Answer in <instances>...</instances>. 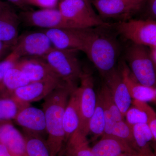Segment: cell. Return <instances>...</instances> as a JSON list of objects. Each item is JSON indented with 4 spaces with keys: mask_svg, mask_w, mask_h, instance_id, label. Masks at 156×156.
<instances>
[{
    "mask_svg": "<svg viewBox=\"0 0 156 156\" xmlns=\"http://www.w3.org/2000/svg\"><path fill=\"white\" fill-rule=\"evenodd\" d=\"M125 118L126 122L131 128L135 125L147 123V116L145 113L134 105L128 109Z\"/></svg>",
    "mask_w": 156,
    "mask_h": 156,
    "instance_id": "f546056e",
    "label": "cell"
},
{
    "mask_svg": "<svg viewBox=\"0 0 156 156\" xmlns=\"http://www.w3.org/2000/svg\"><path fill=\"white\" fill-rule=\"evenodd\" d=\"M26 151L27 156H52L47 140L41 135L25 131Z\"/></svg>",
    "mask_w": 156,
    "mask_h": 156,
    "instance_id": "d4e9b609",
    "label": "cell"
},
{
    "mask_svg": "<svg viewBox=\"0 0 156 156\" xmlns=\"http://www.w3.org/2000/svg\"><path fill=\"white\" fill-rule=\"evenodd\" d=\"M106 27L95 28L86 53L103 76L115 67L120 52L118 41L112 34L105 30Z\"/></svg>",
    "mask_w": 156,
    "mask_h": 156,
    "instance_id": "7a4b0ae2",
    "label": "cell"
},
{
    "mask_svg": "<svg viewBox=\"0 0 156 156\" xmlns=\"http://www.w3.org/2000/svg\"><path fill=\"white\" fill-rule=\"evenodd\" d=\"M19 58L14 53H11L2 60L0 61V83L9 69L14 67Z\"/></svg>",
    "mask_w": 156,
    "mask_h": 156,
    "instance_id": "4dcf8cb0",
    "label": "cell"
},
{
    "mask_svg": "<svg viewBox=\"0 0 156 156\" xmlns=\"http://www.w3.org/2000/svg\"><path fill=\"white\" fill-rule=\"evenodd\" d=\"M91 153L92 156H119L124 153L140 156L126 142L112 135H103L91 147Z\"/></svg>",
    "mask_w": 156,
    "mask_h": 156,
    "instance_id": "ac0fdd59",
    "label": "cell"
},
{
    "mask_svg": "<svg viewBox=\"0 0 156 156\" xmlns=\"http://www.w3.org/2000/svg\"><path fill=\"white\" fill-rule=\"evenodd\" d=\"M105 126V116L103 107L100 98L97 95L95 110L89 122V132H92L95 137L102 136L104 133Z\"/></svg>",
    "mask_w": 156,
    "mask_h": 156,
    "instance_id": "4316f807",
    "label": "cell"
},
{
    "mask_svg": "<svg viewBox=\"0 0 156 156\" xmlns=\"http://www.w3.org/2000/svg\"><path fill=\"white\" fill-rule=\"evenodd\" d=\"M20 22L19 15L14 8L9 3L0 1V40L12 48L19 37Z\"/></svg>",
    "mask_w": 156,
    "mask_h": 156,
    "instance_id": "5bb4252c",
    "label": "cell"
},
{
    "mask_svg": "<svg viewBox=\"0 0 156 156\" xmlns=\"http://www.w3.org/2000/svg\"><path fill=\"white\" fill-rule=\"evenodd\" d=\"M5 122H6V121H2V122H0V131H1V127H2L3 124H4Z\"/></svg>",
    "mask_w": 156,
    "mask_h": 156,
    "instance_id": "f35d334b",
    "label": "cell"
},
{
    "mask_svg": "<svg viewBox=\"0 0 156 156\" xmlns=\"http://www.w3.org/2000/svg\"><path fill=\"white\" fill-rule=\"evenodd\" d=\"M29 83L21 71L14 66L7 72L0 83V96L9 97L15 90Z\"/></svg>",
    "mask_w": 156,
    "mask_h": 156,
    "instance_id": "7402d4cb",
    "label": "cell"
},
{
    "mask_svg": "<svg viewBox=\"0 0 156 156\" xmlns=\"http://www.w3.org/2000/svg\"><path fill=\"white\" fill-rule=\"evenodd\" d=\"M117 32L132 43L156 47V22L152 19H129L116 23Z\"/></svg>",
    "mask_w": 156,
    "mask_h": 156,
    "instance_id": "52a82bcc",
    "label": "cell"
},
{
    "mask_svg": "<svg viewBox=\"0 0 156 156\" xmlns=\"http://www.w3.org/2000/svg\"><path fill=\"white\" fill-rule=\"evenodd\" d=\"M58 10L65 18L82 28L112 25L95 14L89 0H62Z\"/></svg>",
    "mask_w": 156,
    "mask_h": 156,
    "instance_id": "8992f818",
    "label": "cell"
},
{
    "mask_svg": "<svg viewBox=\"0 0 156 156\" xmlns=\"http://www.w3.org/2000/svg\"><path fill=\"white\" fill-rule=\"evenodd\" d=\"M97 95L101 101L105 116V126L103 135H110L115 123L124 120V118L104 83Z\"/></svg>",
    "mask_w": 156,
    "mask_h": 156,
    "instance_id": "d6986e66",
    "label": "cell"
},
{
    "mask_svg": "<svg viewBox=\"0 0 156 156\" xmlns=\"http://www.w3.org/2000/svg\"><path fill=\"white\" fill-rule=\"evenodd\" d=\"M80 87H76L79 96L80 122L78 130L86 135L89 133V124L96 106L97 95L94 89V80L92 73L84 72Z\"/></svg>",
    "mask_w": 156,
    "mask_h": 156,
    "instance_id": "ba28073f",
    "label": "cell"
},
{
    "mask_svg": "<svg viewBox=\"0 0 156 156\" xmlns=\"http://www.w3.org/2000/svg\"><path fill=\"white\" fill-rule=\"evenodd\" d=\"M146 0H94L93 4L101 17L121 20L130 19L140 11Z\"/></svg>",
    "mask_w": 156,
    "mask_h": 156,
    "instance_id": "8fae6325",
    "label": "cell"
},
{
    "mask_svg": "<svg viewBox=\"0 0 156 156\" xmlns=\"http://www.w3.org/2000/svg\"><path fill=\"white\" fill-rule=\"evenodd\" d=\"M20 22L26 25L50 29L82 28L65 18L59 10L44 9L36 11H25L19 14Z\"/></svg>",
    "mask_w": 156,
    "mask_h": 156,
    "instance_id": "9c48e42d",
    "label": "cell"
},
{
    "mask_svg": "<svg viewBox=\"0 0 156 156\" xmlns=\"http://www.w3.org/2000/svg\"><path fill=\"white\" fill-rule=\"evenodd\" d=\"M26 5L29 4L44 9H54L58 0H23Z\"/></svg>",
    "mask_w": 156,
    "mask_h": 156,
    "instance_id": "1f68e13d",
    "label": "cell"
},
{
    "mask_svg": "<svg viewBox=\"0 0 156 156\" xmlns=\"http://www.w3.org/2000/svg\"><path fill=\"white\" fill-rule=\"evenodd\" d=\"M125 61L137 81L143 86L156 88V67L147 47L132 43L125 52Z\"/></svg>",
    "mask_w": 156,
    "mask_h": 156,
    "instance_id": "277c9868",
    "label": "cell"
},
{
    "mask_svg": "<svg viewBox=\"0 0 156 156\" xmlns=\"http://www.w3.org/2000/svg\"><path fill=\"white\" fill-rule=\"evenodd\" d=\"M149 13L154 19L156 17V0H149Z\"/></svg>",
    "mask_w": 156,
    "mask_h": 156,
    "instance_id": "836d02e7",
    "label": "cell"
},
{
    "mask_svg": "<svg viewBox=\"0 0 156 156\" xmlns=\"http://www.w3.org/2000/svg\"><path fill=\"white\" fill-rule=\"evenodd\" d=\"M0 143L5 146L15 156H27L24 136L10 121L5 122L1 127Z\"/></svg>",
    "mask_w": 156,
    "mask_h": 156,
    "instance_id": "ffe728a7",
    "label": "cell"
},
{
    "mask_svg": "<svg viewBox=\"0 0 156 156\" xmlns=\"http://www.w3.org/2000/svg\"><path fill=\"white\" fill-rule=\"evenodd\" d=\"M53 48L43 31L26 33L19 36L11 52L18 58H41Z\"/></svg>",
    "mask_w": 156,
    "mask_h": 156,
    "instance_id": "30bf717a",
    "label": "cell"
},
{
    "mask_svg": "<svg viewBox=\"0 0 156 156\" xmlns=\"http://www.w3.org/2000/svg\"><path fill=\"white\" fill-rule=\"evenodd\" d=\"M79 50H60L53 48L41 57L50 65L59 78L70 85L76 86L83 71L78 57Z\"/></svg>",
    "mask_w": 156,
    "mask_h": 156,
    "instance_id": "3957f363",
    "label": "cell"
},
{
    "mask_svg": "<svg viewBox=\"0 0 156 156\" xmlns=\"http://www.w3.org/2000/svg\"><path fill=\"white\" fill-rule=\"evenodd\" d=\"M110 135L122 140L138 153V149L132 133V128L124 120L115 123Z\"/></svg>",
    "mask_w": 156,
    "mask_h": 156,
    "instance_id": "83f0119b",
    "label": "cell"
},
{
    "mask_svg": "<svg viewBox=\"0 0 156 156\" xmlns=\"http://www.w3.org/2000/svg\"><path fill=\"white\" fill-rule=\"evenodd\" d=\"M119 156H136L134 155L131 154L124 153V154H122L120 155Z\"/></svg>",
    "mask_w": 156,
    "mask_h": 156,
    "instance_id": "74e56055",
    "label": "cell"
},
{
    "mask_svg": "<svg viewBox=\"0 0 156 156\" xmlns=\"http://www.w3.org/2000/svg\"><path fill=\"white\" fill-rule=\"evenodd\" d=\"M12 48L11 46L0 40V60L8 56L11 53L9 52H11Z\"/></svg>",
    "mask_w": 156,
    "mask_h": 156,
    "instance_id": "d6a6232c",
    "label": "cell"
},
{
    "mask_svg": "<svg viewBox=\"0 0 156 156\" xmlns=\"http://www.w3.org/2000/svg\"><path fill=\"white\" fill-rule=\"evenodd\" d=\"M150 57L154 66L156 67V47H151L149 48Z\"/></svg>",
    "mask_w": 156,
    "mask_h": 156,
    "instance_id": "d590c367",
    "label": "cell"
},
{
    "mask_svg": "<svg viewBox=\"0 0 156 156\" xmlns=\"http://www.w3.org/2000/svg\"><path fill=\"white\" fill-rule=\"evenodd\" d=\"M7 1L21 9H25L27 6L23 0H7Z\"/></svg>",
    "mask_w": 156,
    "mask_h": 156,
    "instance_id": "8d00e7d4",
    "label": "cell"
},
{
    "mask_svg": "<svg viewBox=\"0 0 156 156\" xmlns=\"http://www.w3.org/2000/svg\"><path fill=\"white\" fill-rule=\"evenodd\" d=\"M87 135L77 130L66 142V156H92Z\"/></svg>",
    "mask_w": 156,
    "mask_h": 156,
    "instance_id": "cb8c5ba5",
    "label": "cell"
},
{
    "mask_svg": "<svg viewBox=\"0 0 156 156\" xmlns=\"http://www.w3.org/2000/svg\"><path fill=\"white\" fill-rule=\"evenodd\" d=\"M95 30L93 27L50 29L42 31L48 36L53 48L60 50L74 49L86 54Z\"/></svg>",
    "mask_w": 156,
    "mask_h": 156,
    "instance_id": "5b68a950",
    "label": "cell"
},
{
    "mask_svg": "<svg viewBox=\"0 0 156 156\" xmlns=\"http://www.w3.org/2000/svg\"><path fill=\"white\" fill-rule=\"evenodd\" d=\"M14 120L25 131L39 135L47 134L46 119L43 109L28 105L19 111Z\"/></svg>",
    "mask_w": 156,
    "mask_h": 156,
    "instance_id": "2e32d148",
    "label": "cell"
},
{
    "mask_svg": "<svg viewBox=\"0 0 156 156\" xmlns=\"http://www.w3.org/2000/svg\"><path fill=\"white\" fill-rule=\"evenodd\" d=\"M14 67L21 71L30 82L62 80L50 65L42 58H20L15 63Z\"/></svg>",
    "mask_w": 156,
    "mask_h": 156,
    "instance_id": "7c38bea8",
    "label": "cell"
},
{
    "mask_svg": "<svg viewBox=\"0 0 156 156\" xmlns=\"http://www.w3.org/2000/svg\"><path fill=\"white\" fill-rule=\"evenodd\" d=\"M29 104L20 102L14 98H0V122L10 121L15 119L19 111Z\"/></svg>",
    "mask_w": 156,
    "mask_h": 156,
    "instance_id": "484cf974",
    "label": "cell"
},
{
    "mask_svg": "<svg viewBox=\"0 0 156 156\" xmlns=\"http://www.w3.org/2000/svg\"><path fill=\"white\" fill-rule=\"evenodd\" d=\"M104 83L109 90L123 118L132 104V98L124 83L119 68L114 69L103 76Z\"/></svg>",
    "mask_w": 156,
    "mask_h": 156,
    "instance_id": "9a60e30c",
    "label": "cell"
},
{
    "mask_svg": "<svg viewBox=\"0 0 156 156\" xmlns=\"http://www.w3.org/2000/svg\"><path fill=\"white\" fill-rule=\"evenodd\" d=\"M140 156H156L150 145L153 136L147 124H138L131 127Z\"/></svg>",
    "mask_w": 156,
    "mask_h": 156,
    "instance_id": "603a6c76",
    "label": "cell"
},
{
    "mask_svg": "<svg viewBox=\"0 0 156 156\" xmlns=\"http://www.w3.org/2000/svg\"><path fill=\"white\" fill-rule=\"evenodd\" d=\"M132 104L145 113L147 118V124L153 136V141L156 140V114L154 109L147 102L136 100L132 101Z\"/></svg>",
    "mask_w": 156,
    "mask_h": 156,
    "instance_id": "f1b7e54d",
    "label": "cell"
},
{
    "mask_svg": "<svg viewBox=\"0 0 156 156\" xmlns=\"http://www.w3.org/2000/svg\"><path fill=\"white\" fill-rule=\"evenodd\" d=\"M64 83L62 80H49L30 82L16 89L9 97L20 102L30 104L44 99L54 89Z\"/></svg>",
    "mask_w": 156,
    "mask_h": 156,
    "instance_id": "4fadbf2b",
    "label": "cell"
},
{
    "mask_svg": "<svg viewBox=\"0 0 156 156\" xmlns=\"http://www.w3.org/2000/svg\"><path fill=\"white\" fill-rule=\"evenodd\" d=\"M0 156H15L4 144L0 143Z\"/></svg>",
    "mask_w": 156,
    "mask_h": 156,
    "instance_id": "e575fe53",
    "label": "cell"
},
{
    "mask_svg": "<svg viewBox=\"0 0 156 156\" xmlns=\"http://www.w3.org/2000/svg\"><path fill=\"white\" fill-rule=\"evenodd\" d=\"M76 87L71 93L63 114L65 142H66L70 136L77 131L80 126L79 96Z\"/></svg>",
    "mask_w": 156,
    "mask_h": 156,
    "instance_id": "44dd1931",
    "label": "cell"
},
{
    "mask_svg": "<svg viewBox=\"0 0 156 156\" xmlns=\"http://www.w3.org/2000/svg\"><path fill=\"white\" fill-rule=\"evenodd\" d=\"M76 87L63 83L44 99L43 110L46 119L47 142L52 156L57 155L65 142L63 114L71 93Z\"/></svg>",
    "mask_w": 156,
    "mask_h": 156,
    "instance_id": "6da1fadb",
    "label": "cell"
},
{
    "mask_svg": "<svg viewBox=\"0 0 156 156\" xmlns=\"http://www.w3.org/2000/svg\"><path fill=\"white\" fill-rule=\"evenodd\" d=\"M119 69L123 81L133 100L143 102H156V88L143 86L134 77L125 60L121 62Z\"/></svg>",
    "mask_w": 156,
    "mask_h": 156,
    "instance_id": "e0dca14e",
    "label": "cell"
}]
</instances>
